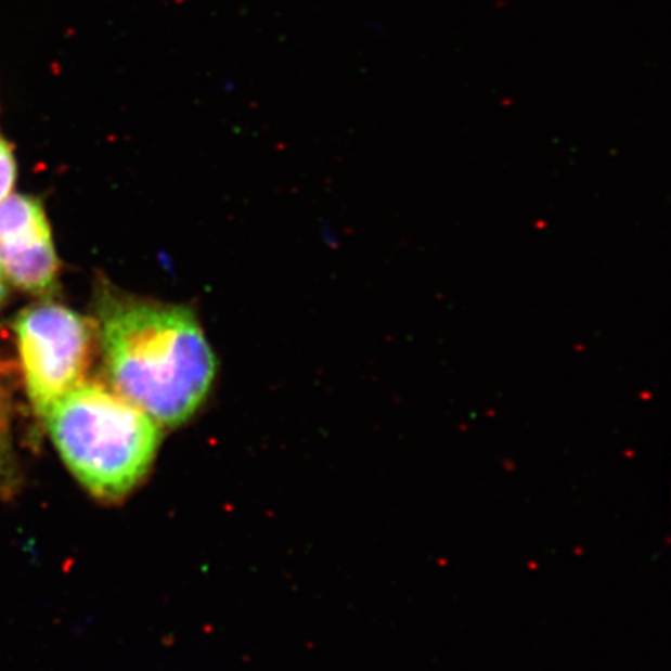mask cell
<instances>
[{"mask_svg":"<svg viewBox=\"0 0 671 671\" xmlns=\"http://www.w3.org/2000/svg\"><path fill=\"white\" fill-rule=\"evenodd\" d=\"M0 267L14 286L35 296L56 289L60 261L46 211L35 197L0 201Z\"/></svg>","mask_w":671,"mask_h":671,"instance_id":"cell-4","label":"cell"},{"mask_svg":"<svg viewBox=\"0 0 671 671\" xmlns=\"http://www.w3.org/2000/svg\"><path fill=\"white\" fill-rule=\"evenodd\" d=\"M7 297V278L3 274L2 267H0V308H2L3 301Z\"/></svg>","mask_w":671,"mask_h":671,"instance_id":"cell-7","label":"cell"},{"mask_svg":"<svg viewBox=\"0 0 671 671\" xmlns=\"http://www.w3.org/2000/svg\"><path fill=\"white\" fill-rule=\"evenodd\" d=\"M96 330L113 389L157 425H181L206 400L217 361L189 308L103 296Z\"/></svg>","mask_w":671,"mask_h":671,"instance_id":"cell-1","label":"cell"},{"mask_svg":"<svg viewBox=\"0 0 671 671\" xmlns=\"http://www.w3.org/2000/svg\"><path fill=\"white\" fill-rule=\"evenodd\" d=\"M25 389L39 417L61 397L86 382L95 351V324L56 304L39 301L13 322Z\"/></svg>","mask_w":671,"mask_h":671,"instance_id":"cell-3","label":"cell"},{"mask_svg":"<svg viewBox=\"0 0 671 671\" xmlns=\"http://www.w3.org/2000/svg\"><path fill=\"white\" fill-rule=\"evenodd\" d=\"M10 398L0 383V498H12L21 483L20 466L13 451Z\"/></svg>","mask_w":671,"mask_h":671,"instance_id":"cell-5","label":"cell"},{"mask_svg":"<svg viewBox=\"0 0 671 671\" xmlns=\"http://www.w3.org/2000/svg\"><path fill=\"white\" fill-rule=\"evenodd\" d=\"M16 181V163L9 142L0 138V201L12 193Z\"/></svg>","mask_w":671,"mask_h":671,"instance_id":"cell-6","label":"cell"},{"mask_svg":"<svg viewBox=\"0 0 671 671\" xmlns=\"http://www.w3.org/2000/svg\"><path fill=\"white\" fill-rule=\"evenodd\" d=\"M42 418L72 475L102 501L128 496L159 450V425L103 384L81 383Z\"/></svg>","mask_w":671,"mask_h":671,"instance_id":"cell-2","label":"cell"}]
</instances>
